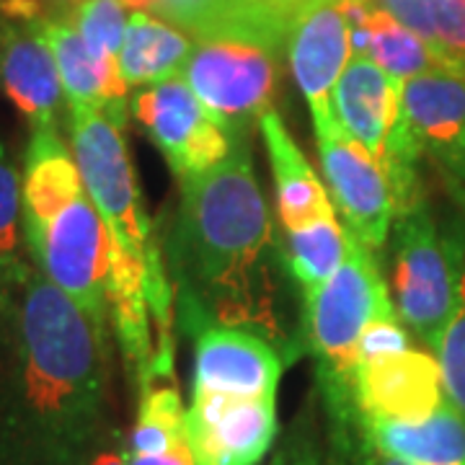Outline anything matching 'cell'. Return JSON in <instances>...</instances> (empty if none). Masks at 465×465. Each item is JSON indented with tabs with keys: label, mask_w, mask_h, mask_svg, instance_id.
<instances>
[{
	"label": "cell",
	"mask_w": 465,
	"mask_h": 465,
	"mask_svg": "<svg viewBox=\"0 0 465 465\" xmlns=\"http://www.w3.org/2000/svg\"><path fill=\"white\" fill-rule=\"evenodd\" d=\"M109 321L34 266L0 302V465H85L112 421Z\"/></svg>",
	"instance_id": "6da1fadb"
},
{
	"label": "cell",
	"mask_w": 465,
	"mask_h": 465,
	"mask_svg": "<svg viewBox=\"0 0 465 465\" xmlns=\"http://www.w3.org/2000/svg\"><path fill=\"white\" fill-rule=\"evenodd\" d=\"M375 465H409V463H403L401 458H393V455H382V452H378Z\"/></svg>",
	"instance_id": "d590c367"
},
{
	"label": "cell",
	"mask_w": 465,
	"mask_h": 465,
	"mask_svg": "<svg viewBox=\"0 0 465 465\" xmlns=\"http://www.w3.org/2000/svg\"><path fill=\"white\" fill-rule=\"evenodd\" d=\"M133 114L182 183L231 155L232 140L204 112L182 75L134 94Z\"/></svg>",
	"instance_id": "8fae6325"
},
{
	"label": "cell",
	"mask_w": 465,
	"mask_h": 465,
	"mask_svg": "<svg viewBox=\"0 0 465 465\" xmlns=\"http://www.w3.org/2000/svg\"><path fill=\"white\" fill-rule=\"evenodd\" d=\"M362 36H365V57H370L375 65H381L401 84L421 73L465 67L463 63L432 47L424 36L403 26L399 18L382 11L381 5H375L367 14Z\"/></svg>",
	"instance_id": "7402d4cb"
},
{
	"label": "cell",
	"mask_w": 465,
	"mask_h": 465,
	"mask_svg": "<svg viewBox=\"0 0 465 465\" xmlns=\"http://www.w3.org/2000/svg\"><path fill=\"white\" fill-rule=\"evenodd\" d=\"M192 39L168 21L133 14L119 50V70L127 85H155L179 78L192 57Z\"/></svg>",
	"instance_id": "44dd1931"
},
{
	"label": "cell",
	"mask_w": 465,
	"mask_h": 465,
	"mask_svg": "<svg viewBox=\"0 0 465 465\" xmlns=\"http://www.w3.org/2000/svg\"><path fill=\"white\" fill-rule=\"evenodd\" d=\"M42 11H45V16L54 18V16H65V14H73L84 0H34Z\"/></svg>",
	"instance_id": "d6a6232c"
},
{
	"label": "cell",
	"mask_w": 465,
	"mask_h": 465,
	"mask_svg": "<svg viewBox=\"0 0 465 465\" xmlns=\"http://www.w3.org/2000/svg\"><path fill=\"white\" fill-rule=\"evenodd\" d=\"M274 3H277V5H282L284 11H287L290 16L295 18L300 14V8H302V5H305L308 0H274Z\"/></svg>",
	"instance_id": "e575fe53"
},
{
	"label": "cell",
	"mask_w": 465,
	"mask_h": 465,
	"mask_svg": "<svg viewBox=\"0 0 465 465\" xmlns=\"http://www.w3.org/2000/svg\"><path fill=\"white\" fill-rule=\"evenodd\" d=\"M269 465H326L321 452H318L313 437L305 432H295L282 448L277 450V455L272 458Z\"/></svg>",
	"instance_id": "4dcf8cb0"
},
{
	"label": "cell",
	"mask_w": 465,
	"mask_h": 465,
	"mask_svg": "<svg viewBox=\"0 0 465 465\" xmlns=\"http://www.w3.org/2000/svg\"><path fill=\"white\" fill-rule=\"evenodd\" d=\"M73 24L91 54L119 57L127 32L124 5L119 0H84L73 11Z\"/></svg>",
	"instance_id": "484cf974"
},
{
	"label": "cell",
	"mask_w": 465,
	"mask_h": 465,
	"mask_svg": "<svg viewBox=\"0 0 465 465\" xmlns=\"http://www.w3.org/2000/svg\"><path fill=\"white\" fill-rule=\"evenodd\" d=\"M124 8H133L134 14H158L163 0H119Z\"/></svg>",
	"instance_id": "836d02e7"
},
{
	"label": "cell",
	"mask_w": 465,
	"mask_h": 465,
	"mask_svg": "<svg viewBox=\"0 0 465 465\" xmlns=\"http://www.w3.org/2000/svg\"><path fill=\"white\" fill-rule=\"evenodd\" d=\"M284 357L266 339L243 329L207 326L194 336L192 393L277 396Z\"/></svg>",
	"instance_id": "2e32d148"
},
{
	"label": "cell",
	"mask_w": 465,
	"mask_h": 465,
	"mask_svg": "<svg viewBox=\"0 0 465 465\" xmlns=\"http://www.w3.org/2000/svg\"><path fill=\"white\" fill-rule=\"evenodd\" d=\"M331 112L336 124L360 143L388 176L396 217L427 202L421 183L424 150L403 109L401 81L370 57L354 54L333 85Z\"/></svg>",
	"instance_id": "8992f818"
},
{
	"label": "cell",
	"mask_w": 465,
	"mask_h": 465,
	"mask_svg": "<svg viewBox=\"0 0 465 465\" xmlns=\"http://www.w3.org/2000/svg\"><path fill=\"white\" fill-rule=\"evenodd\" d=\"M378 253L349 232V253L331 280L302 292V349L313 357L329 424L331 465H375L367 427L357 409V347L381 308L391 305Z\"/></svg>",
	"instance_id": "277c9868"
},
{
	"label": "cell",
	"mask_w": 465,
	"mask_h": 465,
	"mask_svg": "<svg viewBox=\"0 0 465 465\" xmlns=\"http://www.w3.org/2000/svg\"><path fill=\"white\" fill-rule=\"evenodd\" d=\"M85 465H133L130 437L124 434V430L112 424L106 432L101 434L99 445L88 455Z\"/></svg>",
	"instance_id": "f546056e"
},
{
	"label": "cell",
	"mask_w": 465,
	"mask_h": 465,
	"mask_svg": "<svg viewBox=\"0 0 465 465\" xmlns=\"http://www.w3.org/2000/svg\"><path fill=\"white\" fill-rule=\"evenodd\" d=\"M427 42L465 65V0H424Z\"/></svg>",
	"instance_id": "83f0119b"
},
{
	"label": "cell",
	"mask_w": 465,
	"mask_h": 465,
	"mask_svg": "<svg viewBox=\"0 0 465 465\" xmlns=\"http://www.w3.org/2000/svg\"><path fill=\"white\" fill-rule=\"evenodd\" d=\"M42 34L57 63L67 109H101L127 124V81L119 70V57H96L84 45L73 24V14L45 18Z\"/></svg>",
	"instance_id": "ac0fdd59"
},
{
	"label": "cell",
	"mask_w": 465,
	"mask_h": 465,
	"mask_svg": "<svg viewBox=\"0 0 465 465\" xmlns=\"http://www.w3.org/2000/svg\"><path fill=\"white\" fill-rule=\"evenodd\" d=\"M284 50L292 81L311 109L313 127L323 124L333 116V85L354 57L339 0H308L290 26Z\"/></svg>",
	"instance_id": "5bb4252c"
},
{
	"label": "cell",
	"mask_w": 465,
	"mask_h": 465,
	"mask_svg": "<svg viewBox=\"0 0 465 465\" xmlns=\"http://www.w3.org/2000/svg\"><path fill=\"white\" fill-rule=\"evenodd\" d=\"M284 232L287 269L302 292L331 280L347 259L349 232L339 215H326L305 228Z\"/></svg>",
	"instance_id": "603a6c76"
},
{
	"label": "cell",
	"mask_w": 465,
	"mask_h": 465,
	"mask_svg": "<svg viewBox=\"0 0 465 465\" xmlns=\"http://www.w3.org/2000/svg\"><path fill=\"white\" fill-rule=\"evenodd\" d=\"M367 437L375 452L409 465H465V414L450 399L419 424L370 421Z\"/></svg>",
	"instance_id": "ffe728a7"
},
{
	"label": "cell",
	"mask_w": 465,
	"mask_h": 465,
	"mask_svg": "<svg viewBox=\"0 0 465 465\" xmlns=\"http://www.w3.org/2000/svg\"><path fill=\"white\" fill-rule=\"evenodd\" d=\"M354 393L365 427L370 421L419 424L448 401L437 357L411 347L360 362Z\"/></svg>",
	"instance_id": "4fadbf2b"
},
{
	"label": "cell",
	"mask_w": 465,
	"mask_h": 465,
	"mask_svg": "<svg viewBox=\"0 0 465 465\" xmlns=\"http://www.w3.org/2000/svg\"><path fill=\"white\" fill-rule=\"evenodd\" d=\"M277 430V396L200 391L186 409V442L197 465H262Z\"/></svg>",
	"instance_id": "7c38bea8"
},
{
	"label": "cell",
	"mask_w": 465,
	"mask_h": 465,
	"mask_svg": "<svg viewBox=\"0 0 465 465\" xmlns=\"http://www.w3.org/2000/svg\"><path fill=\"white\" fill-rule=\"evenodd\" d=\"M313 130L336 215L362 246L381 253L396 217V200L388 176L378 161L336 124L333 116Z\"/></svg>",
	"instance_id": "9c48e42d"
},
{
	"label": "cell",
	"mask_w": 465,
	"mask_h": 465,
	"mask_svg": "<svg viewBox=\"0 0 465 465\" xmlns=\"http://www.w3.org/2000/svg\"><path fill=\"white\" fill-rule=\"evenodd\" d=\"M32 269L24 235L21 168L14 150L0 140V302L29 277Z\"/></svg>",
	"instance_id": "cb8c5ba5"
},
{
	"label": "cell",
	"mask_w": 465,
	"mask_h": 465,
	"mask_svg": "<svg viewBox=\"0 0 465 465\" xmlns=\"http://www.w3.org/2000/svg\"><path fill=\"white\" fill-rule=\"evenodd\" d=\"M432 351L442 372V385H445L448 399L465 414V266L458 302Z\"/></svg>",
	"instance_id": "4316f807"
},
{
	"label": "cell",
	"mask_w": 465,
	"mask_h": 465,
	"mask_svg": "<svg viewBox=\"0 0 465 465\" xmlns=\"http://www.w3.org/2000/svg\"><path fill=\"white\" fill-rule=\"evenodd\" d=\"M182 78L204 112L231 140H249L259 119L274 109L280 88L277 52L238 39L200 42Z\"/></svg>",
	"instance_id": "ba28073f"
},
{
	"label": "cell",
	"mask_w": 465,
	"mask_h": 465,
	"mask_svg": "<svg viewBox=\"0 0 465 465\" xmlns=\"http://www.w3.org/2000/svg\"><path fill=\"white\" fill-rule=\"evenodd\" d=\"M411 347V339L406 326L401 323L399 313L391 305L381 308L375 316L370 318L365 331L360 336V347H357V365L367 362V360H378V357H388L403 349Z\"/></svg>",
	"instance_id": "f1b7e54d"
},
{
	"label": "cell",
	"mask_w": 465,
	"mask_h": 465,
	"mask_svg": "<svg viewBox=\"0 0 465 465\" xmlns=\"http://www.w3.org/2000/svg\"><path fill=\"white\" fill-rule=\"evenodd\" d=\"M186 437V409L176 381L155 382L137 396V414L130 432L133 455H163Z\"/></svg>",
	"instance_id": "d4e9b609"
},
{
	"label": "cell",
	"mask_w": 465,
	"mask_h": 465,
	"mask_svg": "<svg viewBox=\"0 0 465 465\" xmlns=\"http://www.w3.org/2000/svg\"><path fill=\"white\" fill-rule=\"evenodd\" d=\"M259 133L264 137L266 153H269L277 215L284 231H298L321 217L336 215L329 189L305 161L302 150L292 140V134L287 133L277 109H269L259 119Z\"/></svg>",
	"instance_id": "d6986e66"
},
{
	"label": "cell",
	"mask_w": 465,
	"mask_h": 465,
	"mask_svg": "<svg viewBox=\"0 0 465 465\" xmlns=\"http://www.w3.org/2000/svg\"><path fill=\"white\" fill-rule=\"evenodd\" d=\"M133 465H197L192 458V450L186 437L179 440L171 450H166L163 455H133Z\"/></svg>",
	"instance_id": "1f68e13d"
},
{
	"label": "cell",
	"mask_w": 465,
	"mask_h": 465,
	"mask_svg": "<svg viewBox=\"0 0 465 465\" xmlns=\"http://www.w3.org/2000/svg\"><path fill=\"white\" fill-rule=\"evenodd\" d=\"M401 99L424 155L465 183V67L414 75L401 84Z\"/></svg>",
	"instance_id": "e0dca14e"
},
{
	"label": "cell",
	"mask_w": 465,
	"mask_h": 465,
	"mask_svg": "<svg viewBox=\"0 0 465 465\" xmlns=\"http://www.w3.org/2000/svg\"><path fill=\"white\" fill-rule=\"evenodd\" d=\"M0 91L29 122V130L57 127L63 109L67 112L57 63L42 34V21L3 18Z\"/></svg>",
	"instance_id": "9a60e30c"
},
{
	"label": "cell",
	"mask_w": 465,
	"mask_h": 465,
	"mask_svg": "<svg viewBox=\"0 0 465 465\" xmlns=\"http://www.w3.org/2000/svg\"><path fill=\"white\" fill-rule=\"evenodd\" d=\"M391 300L401 323L434 349L458 302L465 266V238L442 231L424 204L393 220Z\"/></svg>",
	"instance_id": "52a82bcc"
},
{
	"label": "cell",
	"mask_w": 465,
	"mask_h": 465,
	"mask_svg": "<svg viewBox=\"0 0 465 465\" xmlns=\"http://www.w3.org/2000/svg\"><path fill=\"white\" fill-rule=\"evenodd\" d=\"M166 266L183 331L243 329L266 339L290 365L302 351L287 256L251 158L249 140L182 183V207L168 235Z\"/></svg>",
	"instance_id": "7a4b0ae2"
},
{
	"label": "cell",
	"mask_w": 465,
	"mask_h": 465,
	"mask_svg": "<svg viewBox=\"0 0 465 465\" xmlns=\"http://www.w3.org/2000/svg\"><path fill=\"white\" fill-rule=\"evenodd\" d=\"M67 133L88 197L96 204L114 243L145 264L153 308L163 323L173 326L176 302L166 253L143 204L124 124L101 109H67Z\"/></svg>",
	"instance_id": "5b68a950"
},
{
	"label": "cell",
	"mask_w": 465,
	"mask_h": 465,
	"mask_svg": "<svg viewBox=\"0 0 465 465\" xmlns=\"http://www.w3.org/2000/svg\"><path fill=\"white\" fill-rule=\"evenodd\" d=\"M106 308H109V323L114 329L116 344H119L122 360H124L127 375L137 396L155 382L176 381L173 326H166L153 308L145 264L130 251L122 249L119 243L112 246Z\"/></svg>",
	"instance_id": "30bf717a"
},
{
	"label": "cell",
	"mask_w": 465,
	"mask_h": 465,
	"mask_svg": "<svg viewBox=\"0 0 465 465\" xmlns=\"http://www.w3.org/2000/svg\"><path fill=\"white\" fill-rule=\"evenodd\" d=\"M21 207L34 266L88 316L109 321L114 241L57 127L32 130L21 163Z\"/></svg>",
	"instance_id": "3957f363"
},
{
	"label": "cell",
	"mask_w": 465,
	"mask_h": 465,
	"mask_svg": "<svg viewBox=\"0 0 465 465\" xmlns=\"http://www.w3.org/2000/svg\"><path fill=\"white\" fill-rule=\"evenodd\" d=\"M0 26H3V14H0Z\"/></svg>",
	"instance_id": "8d00e7d4"
}]
</instances>
